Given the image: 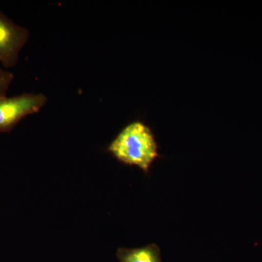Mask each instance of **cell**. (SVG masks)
<instances>
[{
  "label": "cell",
  "mask_w": 262,
  "mask_h": 262,
  "mask_svg": "<svg viewBox=\"0 0 262 262\" xmlns=\"http://www.w3.org/2000/svg\"><path fill=\"white\" fill-rule=\"evenodd\" d=\"M107 151L120 163L138 167L145 174L149 173L153 163L160 157L154 133L139 120L123 127L108 145Z\"/></svg>",
  "instance_id": "6da1fadb"
},
{
  "label": "cell",
  "mask_w": 262,
  "mask_h": 262,
  "mask_svg": "<svg viewBox=\"0 0 262 262\" xmlns=\"http://www.w3.org/2000/svg\"><path fill=\"white\" fill-rule=\"evenodd\" d=\"M42 94H24L0 98V133H8L28 115L37 113L47 103Z\"/></svg>",
  "instance_id": "7a4b0ae2"
},
{
  "label": "cell",
  "mask_w": 262,
  "mask_h": 262,
  "mask_svg": "<svg viewBox=\"0 0 262 262\" xmlns=\"http://www.w3.org/2000/svg\"><path fill=\"white\" fill-rule=\"evenodd\" d=\"M29 32L0 11V63L5 68L18 63L20 51L27 44Z\"/></svg>",
  "instance_id": "3957f363"
},
{
  "label": "cell",
  "mask_w": 262,
  "mask_h": 262,
  "mask_svg": "<svg viewBox=\"0 0 262 262\" xmlns=\"http://www.w3.org/2000/svg\"><path fill=\"white\" fill-rule=\"evenodd\" d=\"M116 256L120 262H163L160 248L155 244L141 248H120Z\"/></svg>",
  "instance_id": "277c9868"
},
{
  "label": "cell",
  "mask_w": 262,
  "mask_h": 262,
  "mask_svg": "<svg viewBox=\"0 0 262 262\" xmlns=\"http://www.w3.org/2000/svg\"><path fill=\"white\" fill-rule=\"evenodd\" d=\"M14 80V75L11 72L0 69V98L6 96L10 84Z\"/></svg>",
  "instance_id": "5b68a950"
}]
</instances>
